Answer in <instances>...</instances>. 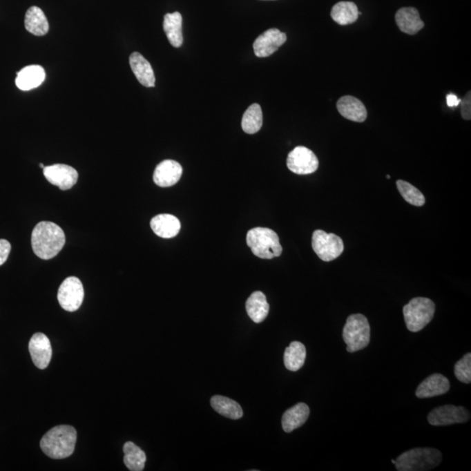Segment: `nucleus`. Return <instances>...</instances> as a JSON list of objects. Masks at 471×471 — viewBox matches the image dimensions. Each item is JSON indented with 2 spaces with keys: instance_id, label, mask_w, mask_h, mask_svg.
I'll use <instances>...</instances> for the list:
<instances>
[{
  "instance_id": "c9c22d12",
  "label": "nucleus",
  "mask_w": 471,
  "mask_h": 471,
  "mask_svg": "<svg viewBox=\"0 0 471 471\" xmlns=\"http://www.w3.org/2000/svg\"><path fill=\"white\" fill-rule=\"evenodd\" d=\"M392 463L393 464L396 463V460H392Z\"/></svg>"
},
{
  "instance_id": "b1692460",
  "label": "nucleus",
  "mask_w": 471,
  "mask_h": 471,
  "mask_svg": "<svg viewBox=\"0 0 471 471\" xmlns=\"http://www.w3.org/2000/svg\"><path fill=\"white\" fill-rule=\"evenodd\" d=\"M182 17L180 12L167 13L164 16V30L166 36L174 48H180L184 42L182 37Z\"/></svg>"
},
{
  "instance_id": "473e14b6",
  "label": "nucleus",
  "mask_w": 471,
  "mask_h": 471,
  "mask_svg": "<svg viewBox=\"0 0 471 471\" xmlns=\"http://www.w3.org/2000/svg\"><path fill=\"white\" fill-rule=\"evenodd\" d=\"M10 252H11V244L8 240H0V265L5 264L8 260Z\"/></svg>"
},
{
  "instance_id": "f704fd0d",
  "label": "nucleus",
  "mask_w": 471,
  "mask_h": 471,
  "mask_svg": "<svg viewBox=\"0 0 471 471\" xmlns=\"http://www.w3.org/2000/svg\"><path fill=\"white\" fill-rule=\"evenodd\" d=\"M39 167H41V169H44L45 166L43 165V164H39Z\"/></svg>"
},
{
  "instance_id": "f8f14e48",
  "label": "nucleus",
  "mask_w": 471,
  "mask_h": 471,
  "mask_svg": "<svg viewBox=\"0 0 471 471\" xmlns=\"http://www.w3.org/2000/svg\"><path fill=\"white\" fill-rule=\"evenodd\" d=\"M287 37L277 28H271L262 33L254 41V54L258 58H267L284 45Z\"/></svg>"
},
{
  "instance_id": "4468645a",
  "label": "nucleus",
  "mask_w": 471,
  "mask_h": 471,
  "mask_svg": "<svg viewBox=\"0 0 471 471\" xmlns=\"http://www.w3.org/2000/svg\"><path fill=\"white\" fill-rule=\"evenodd\" d=\"M182 168L174 160H165L155 168L153 179L159 187H171L180 180Z\"/></svg>"
},
{
  "instance_id": "f03ea898",
  "label": "nucleus",
  "mask_w": 471,
  "mask_h": 471,
  "mask_svg": "<svg viewBox=\"0 0 471 471\" xmlns=\"http://www.w3.org/2000/svg\"><path fill=\"white\" fill-rule=\"evenodd\" d=\"M77 432L74 427L59 425L52 427L42 437L41 447L46 456L64 459L74 453Z\"/></svg>"
},
{
  "instance_id": "c756f323",
  "label": "nucleus",
  "mask_w": 471,
  "mask_h": 471,
  "mask_svg": "<svg viewBox=\"0 0 471 471\" xmlns=\"http://www.w3.org/2000/svg\"><path fill=\"white\" fill-rule=\"evenodd\" d=\"M396 185L398 191H400L401 195L407 203L417 207L423 206L425 204V198H424L422 192L410 184V182L398 180Z\"/></svg>"
},
{
  "instance_id": "aec40b11",
  "label": "nucleus",
  "mask_w": 471,
  "mask_h": 471,
  "mask_svg": "<svg viewBox=\"0 0 471 471\" xmlns=\"http://www.w3.org/2000/svg\"><path fill=\"white\" fill-rule=\"evenodd\" d=\"M152 230L162 238H175L181 230V223L177 217L171 214L155 215L151 221Z\"/></svg>"
},
{
  "instance_id": "f257e3e1",
  "label": "nucleus",
  "mask_w": 471,
  "mask_h": 471,
  "mask_svg": "<svg viewBox=\"0 0 471 471\" xmlns=\"http://www.w3.org/2000/svg\"><path fill=\"white\" fill-rule=\"evenodd\" d=\"M64 231L52 222L43 221L36 225L32 233V247L36 256L41 260H51L64 247Z\"/></svg>"
},
{
  "instance_id": "ddd939ff",
  "label": "nucleus",
  "mask_w": 471,
  "mask_h": 471,
  "mask_svg": "<svg viewBox=\"0 0 471 471\" xmlns=\"http://www.w3.org/2000/svg\"><path fill=\"white\" fill-rule=\"evenodd\" d=\"M29 352L35 366L39 369H45L48 367L52 359L51 343L44 334L37 333L33 335L29 343Z\"/></svg>"
},
{
  "instance_id": "4be33fe9",
  "label": "nucleus",
  "mask_w": 471,
  "mask_h": 471,
  "mask_svg": "<svg viewBox=\"0 0 471 471\" xmlns=\"http://www.w3.org/2000/svg\"><path fill=\"white\" fill-rule=\"evenodd\" d=\"M245 307H247L249 317L255 323H261L262 321H264L267 317L269 310H270L267 297L262 291H255L249 297Z\"/></svg>"
},
{
  "instance_id": "2eb2a0df",
  "label": "nucleus",
  "mask_w": 471,
  "mask_h": 471,
  "mask_svg": "<svg viewBox=\"0 0 471 471\" xmlns=\"http://www.w3.org/2000/svg\"><path fill=\"white\" fill-rule=\"evenodd\" d=\"M449 380L443 374H433L418 386L416 396L421 399L442 396L450 390Z\"/></svg>"
},
{
  "instance_id": "cd10ccee",
  "label": "nucleus",
  "mask_w": 471,
  "mask_h": 471,
  "mask_svg": "<svg viewBox=\"0 0 471 471\" xmlns=\"http://www.w3.org/2000/svg\"><path fill=\"white\" fill-rule=\"evenodd\" d=\"M263 125V113L260 105L252 104L247 109L242 119V128L247 134L253 135L260 131Z\"/></svg>"
},
{
  "instance_id": "412c9836",
  "label": "nucleus",
  "mask_w": 471,
  "mask_h": 471,
  "mask_svg": "<svg viewBox=\"0 0 471 471\" xmlns=\"http://www.w3.org/2000/svg\"><path fill=\"white\" fill-rule=\"evenodd\" d=\"M310 409L306 403H300L287 410L282 416V427L285 432L290 433L300 427L309 417Z\"/></svg>"
},
{
  "instance_id": "0eeeda50",
  "label": "nucleus",
  "mask_w": 471,
  "mask_h": 471,
  "mask_svg": "<svg viewBox=\"0 0 471 471\" xmlns=\"http://www.w3.org/2000/svg\"><path fill=\"white\" fill-rule=\"evenodd\" d=\"M311 247L317 256L325 262L336 260L344 251V243L339 236L321 230L314 232Z\"/></svg>"
},
{
  "instance_id": "5701e85b",
  "label": "nucleus",
  "mask_w": 471,
  "mask_h": 471,
  "mask_svg": "<svg viewBox=\"0 0 471 471\" xmlns=\"http://www.w3.org/2000/svg\"><path fill=\"white\" fill-rule=\"evenodd\" d=\"M25 26L30 33L36 36L46 35L49 30L48 19L38 6H32L26 12Z\"/></svg>"
},
{
  "instance_id": "20e7f679",
  "label": "nucleus",
  "mask_w": 471,
  "mask_h": 471,
  "mask_svg": "<svg viewBox=\"0 0 471 471\" xmlns=\"http://www.w3.org/2000/svg\"><path fill=\"white\" fill-rule=\"evenodd\" d=\"M247 242L252 253L263 260L280 257L283 251L278 234L268 228L251 229L248 231Z\"/></svg>"
},
{
  "instance_id": "423d86ee",
  "label": "nucleus",
  "mask_w": 471,
  "mask_h": 471,
  "mask_svg": "<svg viewBox=\"0 0 471 471\" xmlns=\"http://www.w3.org/2000/svg\"><path fill=\"white\" fill-rule=\"evenodd\" d=\"M370 325L363 314H352L343 328V340L349 353L364 349L370 343Z\"/></svg>"
},
{
  "instance_id": "393cba45",
  "label": "nucleus",
  "mask_w": 471,
  "mask_h": 471,
  "mask_svg": "<svg viewBox=\"0 0 471 471\" xmlns=\"http://www.w3.org/2000/svg\"><path fill=\"white\" fill-rule=\"evenodd\" d=\"M307 349L304 344L298 341H293L289 347L285 348L284 354V363L288 370H300L306 361Z\"/></svg>"
},
{
  "instance_id": "9b49d317",
  "label": "nucleus",
  "mask_w": 471,
  "mask_h": 471,
  "mask_svg": "<svg viewBox=\"0 0 471 471\" xmlns=\"http://www.w3.org/2000/svg\"><path fill=\"white\" fill-rule=\"evenodd\" d=\"M45 177L50 184L61 189V191L70 190L78 181V172L71 166L54 164L43 169Z\"/></svg>"
},
{
  "instance_id": "dca6fc26",
  "label": "nucleus",
  "mask_w": 471,
  "mask_h": 471,
  "mask_svg": "<svg viewBox=\"0 0 471 471\" xmlns=\"http://www.w3.org/2000/svg\"><path fill=\"white\" fill-rule=\"evenodd\" d=\"M46 72L41 66H26L17 74L16 86L22 91H29L39 87L44 82Z\"/></svg>"
},
{
  "instance_id": "6e6552de",
  "label": "nucleus",
  "mask_w": 471,
  "mask_h": 471,
  "mask_svg": "<svg viewBox=\"0 0 471 471\" xmlns=\"http://www.w3.org/2000/svg\"><path fill=\"white\" fill-rule=\"evenodd\" d=\"M84 300V288L81 281L76 277L66 278L58 291V300L63 309L75 311L81 307Z\"/></svg>"
},
{
  "instance_id": "39448f33",
  "label": "nucleus",
  "mask_w": 471,
  "mask_h": 471,
  "mask_svg": "<svg viewBox=\"0 0 471 471\" xmlns=\"http://www.w3.org/2000/svg\"><path fill=\"white\" fill-rule=\"evenodd\" d=\"M434 311L436 306L430 298L418 297L411 300L403 307L407 329L412 333L423 330L433 320Z\"/></svg>"
},
{
  "instance_id": "f3484780",
  "label": "nucleus",
  "mask_w": 471,
  "mask_h": 471,
  "mask_svg": "<svg viewBox=\"0 0 471 471\" xmlns=\"http://www.w3.org/2000/svg\"><path fill=\"white\" fill-rule=\"evenodd\" d=\"M129 64L138 81L146 88H153L155 77L153 68L147 59L140 52H135L129 57Z\"/></svg>"
},
{
  "instance_id": "a211bd4d",
  "label": "nucleus",
  "mask_w": 471,
  "mask_h": 471,
  "mask_svg": "<svg viewBox=\"0 0 471 471\" xmlns=\"http://www.w3.org/2000/svg\"><path fill=\"white\" fill-rule=\"evenodd\" d=\"M340 114L347 120L363 122L367 119V112L363 102L354 96L346 95L337 102Z\"/></svg>"
},
{
  "instance_id": "7c9ffc66",
  "label": "nucleus",
  "mask_w": 471,
  "mask_h": 471,
  "mask_svg": "<svg viewBox=\"0 0 471 471\" xmlns=\"http://www.w3.org/2000/svg\"><path fill=\"white\" fill-rule=\"evenodd\" d=\"M456 379L461 383L469 384L471 381V354L468 353L462 359L457 361L454 367Z\"/></svg>"
},
{
  "instance_id": "c85d7f7f",
  "label": "nucleus",
  "mask_w": 471,
  "mask_h": 471,
  "mask_svg": "<svg viewBox=\"0 0 471 471\" xmlns=\"http://www.w3.org/2000/svg\"><path fill=\"white\" fill-rule=\"evenodd\" d=\"M124 463L131 471H142L144 470L146 455L144 451L135 445L134 443L128 442L124 444Z\"/></svg>"
},
{
  "instance_id": "1a4fd4ad",
  "label": "nucleus",
  "mask_w": 471,
  "mask_h": 471,
  "mask_svg": "<svg viewBox=\"0 0 471 471\" xmlns=\"http://www.w3.org/2000/svg\"><path fill=\"white\" fill-rule=\"evenodd\" d=\"M287 164L295 174L309 175L318 170V160L309 148L298 146L288 155Z\"/></svg>"
},
{
  "instance_id": "72a5a7b5",
  "label": "nucleus",
  "mask_w": 471,
  "mask_h": 471,
  "mask_svg": "<svg viewBox=\"0 0 471 471\" xmlns=\"http://www.w3.org/2000/svg\"><path fill=\"white\" fill-rule=\"evenodd\" d=\"M447 104L450 108H456L461 104V99L456 95L450 94L447 95Z\"/></svg>"
},
{
  "instance_id": "6ab92c4d",
  "label": "nucleus",
  "mask_w": 471,
  "mask_h": 471,
  "mask_svg": "<svg viewBox=\"0 0 471 471\" xmlns=\"http://www.w3.org/2000/svg\"><path fill=\"white\" fill-rule=\"evenodd\" d=\"M396 21L401 31L407 35H416L424 28V22L421 19L419 12L414 8L398 10Z\"/></svg>"
},
{
  "instance_id": "bb28decb",
  "label": "nucleus",
  "mask_w": 471,
  "mask_h": 471,
  "mask_svg": "<svg viewBox=\"0 0 471 471\" xmlns=\"http://www.w3.org/2000/svg\"><path fill=\"white\" fill-rule=\"evenodd\" d=\"M331 19L337 24L347 26L356 22L359 17V11L356 4L353 2H339L334 6L331 12Z\"/></svg>"
},
{
  "instance_id": "9d476101",
  "label": "nucleus",
  "mask_w": 471,
  "mask_h": 471,
  "mask_svg": "<svg viewBox=\"0 0 471 471\" xmlns=\"http://www.w3.org/2000/svg\"><path fill=\"white\" fill-rule=\"evenodd\" d=\"M469 410L464 407L444 405L436 407L427 416V421L433 426H448L463 423L470 420Z\"/></svg>"
},
{
  "instance_id": "2f4dec72",
  "label": "nucleus",
  "mask_w": 471,
  "mask_h": 471,
  "mask_svg": "<svg viewBox=\"0 0 471 471\" xmlns=\"http://www.w3.org/2000/svg\"><path fill=\"white\" fill-rule=\"evenodd\" d=\"M471 95L470 91L464 96V98L461 101L462 105V116L465 120H470L471 119Z\"/></svg>"
},
{
  "instance_id": "a878e982",
  "label": "nucleus",
  "mask_w": 471,
  "mask_h": 471,
  "mask_svg": "<svg viewBox=\"0 0 471 471\" xmlns=\"http://www.w3.org/2000/svg\"><path fill=\"white\" fill-rule=\"evenodd\" d=\"M211 404L215 412L230 419L238 420L243 416V410L240 404L230 398L215 396L211 398Z\"/></svg>"
},
{
  "instance_id": "7ed1b4c3",
  "label": "nucleus",
  "mask_w": 471,
  "mask_h": 471,
  "mask_svg": "<svg viewBox=\"0 0 471 471\" xmlns=\"http://www.w3.org/2000/svg\"><path fill=\"white\" fill-rule=\"evenodd\" d=\"M442 453L433 448H416L398 456V471H426L434 469L442 463Z\"/></svg>"
}]
</instances>
